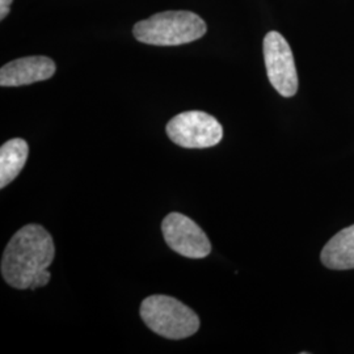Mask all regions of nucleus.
<instances>
[{"instance_id":"nucleus-4","label":"nucleus","mask_w":354,"mask_h":354,"mask_svg":"<svg viewBox=\"0 0 354 354\" xmlns=\"http://www.w3.org/2000/svg\"><path fill=\"white\" fill-rule=\"evenodd\" d=\"M167 136L184 149H207L216 146L223 137V127L213 115L190 111L177 114L167 124Z\"/></svg>"},{"instance_id":"nucleus-2","label":"nucleus","mask_w":354,"mask_h":354,"mask_svg":"<svg viewBox=\"0 0 354 354\" xmlns=\"http://www.w3.org/2000/svg\"><path fill=\"white\" fill-rule=\"evenodd\" d=\"M206 23L190 11H165L138 21L133 35L142 44L153 46H178L205 36Z\"/></svg>"},{"instance_id":"nucleus-3","label":"nucleus","mask_w":354,"mask_h":354,"mask_svg":"<svg viewBox=\"0 0 354 354\" xmlns=\"http://www.w3.org/2000/svg\"><path fill=\"white\" fill-rule=\"evenodd\" d=\"M140 317L145 324L169 340L193 336L200 328V319L187 304L168 295H150L140 304Z\"/></svg>"},{"instance_id":"nucleus-1","label":"nucleus","mask_w":354,"mask_h":354,"mask_svg":"<svg viewBox=\"0 0 354 354\" xmlns=\"http://www.w3.org/2000/svg\"><path fill=\"white\" fill-rule=\"evenodd\" d=\"M55 247L50 234L39 225L20 228L7 244L1 259L3 279L15 289L35 290L49 283Z\"/></svg>"},{"instance_id":"nucleus-7","label":"nucleus","mask_w":354,"mask_h":354,"mask_svg":"<svg viewBox=\"0 0 354 354\" xmlns=\"http://www.w3.org/2000/svg\"><path fill=\"white\" fill-rule=\"evenodd\" d=\"M55 64L48 57H26L4 64L0 70L1 87H21L48 80L55 74Z\"/></svg>"},{"instance_id":"nucleus-5","label":"nucleus","mask_w":354,"mask_h":354,"mask_svg":"<svg viewBox=\"0 0 354 354\" xmlns=\"http://www.w3.org/2000/svg\"><path fill=\"white\" fill-rule=\"evenodd\" d=\"M266 74L273 88L283 97H292L298 91V73L289 42L276 32H268L264 44Z\"/></svg>"},{"instance_id":"nucleus-9","label":"nucleus","mask_w":354,"mask_h":354,"mask_svg":"<svg viewBox=\"0 0 354 354\" xmlns=\"http://www.w3.org/2000/svg\"><path fill=\"white\" fill-rule=\"evenodd\" d=\"M29 155L26 140L13 138L6 142L0 149V188L11 184L23 171Z\"/></svg>"},{"instance_id":"nucleus-6","label":"nucleus","mask_w":354,"mask_h":354,"mask_svg":"<svg viewBox=\"0 0 354 354\" xmlns=\"http://www.w3.org/2000/svg\"><path fill=\"white\" fill-rule=\"evenodd\" d=\"M162 231L168 247L184 257L203 259L212 252V244L203 228L187 215H167L162 223Z\"/></svg>"},{"instance_id":"nucleus-8","label":"nucleus","mask_w":354,"mask_h":354,"mask_svg":"<svg viewBox=\"0 0 354 354\" xmlns=\"http://www.w3.org/2000/svg\"><path fill=\"white\" fill-rule=\"evenodd\" d=\"M320 259L329 269H354V225L337 232L323 248Z\"/></svg>"},{"instance_id":"nucleus-10","label":"nucleus","mask_w":354,"mask_h":354,"mask_svg":"<svg viewBox=\"0 0 354 354\" xmlns=\"http://www.w3.org/2000/svg\"><path fill=\"white\" fill-rule=\"evenodd\" d=\"M13 0H0V20H4L11 11Z\"/></svg>"}]
</instances>
